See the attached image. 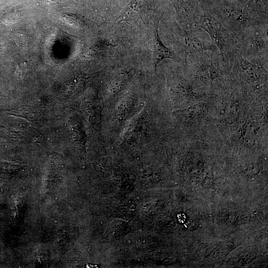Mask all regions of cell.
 Listing matches in <instances>:
<instances>
[{
    "label": "cell",
    "mask_w": 268,
    "mask_h": 268,
    "mask_svg": "<svg viewBox=\"0 0 268 268\" xmlns=\"http://www.w3.org/2000/svg\"><path fill=\"white\" fill-rule=\"evenodd\" d=\"M225 64L227 71L257 90L261 89L267 77L268 65L251 62L244 58L238 50Z\"/></svg>",
    "instance_id": "8992f818"
},
{
    "label": "cell",
    "mask_w": 268,
    "mask_h": 268,
    "mask_svg": "<svg viewBox=\"0 0 268 268\" xmlns=\"http://www.w3.org/2000/svg\"><path fill=\"white\" fill-rule=\"evenodd\" d=\"M148 0H131L115 20V23L136 21L149 9Z\"/></svg>",
    "instance_id": "9c48e42d"
},
{
    "label": "cell",
    "mask_w": 268,
    "mask_h": 268,
    "mask_svg": "<svg viewBox=\"0 0 268 268\" xmlns=\"http://www.w3.org/2000/svg\"><path fill=\"white\" fill-rule=\"evenodd\" d=\"M211 12L237 37L249 27L268 23L267 12L252 2L225 0Z\"/></svg>",
    "instance_id": "6da1fadb"
},
{
    "label": "cell",
    "mask_w": 268,
    "mask_h": 268,
    "mask_svg": "<svg viewBox=\"0 0 268 268\" xmlns=\"http://www.w3.org/2000/svg\"><path fill=\"white\" fill-rule=\"evenodd\" d=\"M162 16L156 19L154 22L153 36L152 40L153 52L152 61L153 67L156 72L158 65L165 59H171L182 62L180 58L171 49L165 46L162 43L158 33L159 21Z\"/></svg>",
    "instance_id": "ba28073f"
},
{
    "label": "cell",
    "mask_w": 268,
    "mask_h": 268,
    "mask_svg": "<svg viewBox=\"0 0 268 268\" xmlns=\"http://www.w3.org/2000/svg\"><path fill=\"white\" fill-rule=\"evenodd\" d=\"M27 64L26 62H21L19 63L16 67V73L18 75L22 76L26 73L27 70Z\"/></svg>",
    "instance_id": "30bf717a"
},
{
    "label": "cell",
    "mask_w": 268,
    "mask_h": 268,
    "mask_svg": "<svg viewBox=\"0 0 268 268\" xmlns=\"http://www.w3.org/2000/svg\"><path fill=\"white\" fill-rule=\"evenodd\" d=\"M174 30L171 34L172 43L182 62L190 55L205 51L218 50L208 39L205 32L201 28L195 26L184 28L176 25Z\"/></svg>",
    "instance_id": "277c9868"
},
{
    "label": "cell",
    "mask_w": 268,
    "mask_h": 268,
    "mask_svg": "<svg viewBox=\"0 0 268 268\" xmlns=\"http://www.w3.org/2000/svg\"><path fill=\"white\" fill-rule=\"evenodd\" d=\"M183 63L192 71L194 77L206 84L212 83L227 71L218 50L190 55Z\"/></svg>",
    "instance_id": "5b68a950"
},
{
    "label": "cell",
    "mask_w": 268,
    "mask_h": 268,
    "mask_svg": "<svg viewBox=\"0 0 268 268\" xmlns=\"http://www.w3.org/2000/svg\"><path fill=\"white\" fill-rule=\"evenodd\" d=\"M195 26L201 29L209 36L224 63L237 51V36L211 12H198Z\"/></svg>",
    "instance_id": "7a4b0ae2"
},
{
    "label": "cell",
    "mask_w": 268,
    "mask_h": 268,
    "mask_svg": "<svg viewBox=\"0 0 268 268\" xmlns=\"http://www.w3.org/2000/svg\"><path fill=\"white\" fill-rule=\"evenodd\" d=\"M268 23L251 26L245 29L237 39V50L247 60L268 65Z\"/></svg>",
    "instance_id": "3957f363"
},
{
    "label": "cell",
    "mask_w": 268,
    "mask_h": 268,
    "mask_svg": "<svg viewBox=\"0 0 268 268\" xmlns=\"http://www.w3.org/2000/svg\"><path fill=\"white\" fill-rule=\"evenodd\" d=\"M174 6L181 26L184 28L195 26L198 14L199 0H170Z\"/></svg>",
    "instance_id": "52a82bcc"
},
{
    "label": "cell",
    "mask_w": 268,
    "mask_h": 268,
    "mask_svg": "<svg viewBox=\"0 0 268 268\" xmlns=\"http://www.w3.org/2000/svg\"><path fill=\"white\" fill-rule=\"evenodd\" d=\"M236 0L241 1H244V2H247L256 3L259 0Z\"/></svg>",
    "instance_id": "8fae6325"
}]
</instances>
